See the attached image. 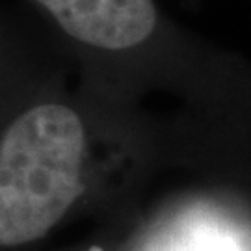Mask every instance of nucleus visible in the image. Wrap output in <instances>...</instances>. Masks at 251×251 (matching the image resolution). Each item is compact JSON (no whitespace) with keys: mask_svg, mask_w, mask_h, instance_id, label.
Wrapping results in <instances>:
<instances>
[{"mask_svg":"<svg viewBox=\"0 0 251 251\" xmlns=\"http://www.w3.org/2000/svg\"><path fill=\"white\" fill-rule=\"evenodd\" d=\"M71 37L108 50L142 45L156 28L152 0H36Z\"/></svg>","mask_w":251,"mask_h":251,"instance_id":"nucleus-2","label":"nucleus"},{"mask_svg":"<svg viewBox=\"0 0 251 251\" xmlns=\"http://www.w3.org/2000/svg\"><path fill=\"white\" fill-rule=\"evenodd\" d=\"M86 132L63 104L26 110L0 142V246L45 236L82 192Z\"/></svg>","mask_w":251,"mask_h":251,"instance_id":"nucleus-1","label":"nucleus"}]
</instances>
